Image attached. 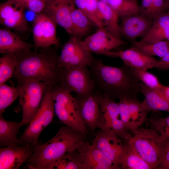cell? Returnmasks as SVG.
Here are the masks:
<instances>
[{"mask_svg": "<svg viewBox=\"0 0 169 169\" xmlns=\"http://www.w3.org/2000/svg\"><path fill=\"white\" fill-rule=\"evenodd\" d=\"M89 67L99 92L110 99L136 98L141 92V81L132 68L124 64L120 67L112 66L95 59Z\"/></svg>", "mask_w": 169, "mask_h": 169, "instance_id": "6da1fadb", "label": "cell"}, {"mask_svg": "<svg viewBox=\"0 0 169 169\" xmlns=\"http://www.w3.org/2000/svg\"><path fill=\"white\" fill-rule=\"evenodd\" d=\"M16 54L17 62L13 76L18 85L29 80L53 87L59 84L63 67L59 63L56 49L39 53L30 49Z\"/></svg>", "mask_w": 169, "mask_h": 169, "instance_id": "7a4b0ae2", "label": "cell"}, {"mask_svg": "<svg viewBox=\"0 0 169 169\" xmlns=\"http://www.w3.org/2000/svg\"><path fill=\"white\" fill-rule=\"evenodd\" d=\"M85 138L81 132L63 125L50 140L35 147L26 161V166L30 169H42L66 152L77 149L86 141Z\"/></svg>", "mask_w": 169, "mask_h": 169, "instance_id": "3957f363", "label": "cell"}, {"mask_svg": "<svg viewBox=\"0 0 169 169\" xmlns=\"http://www.w3.org/2000/svg\"><path fill=\"white\" fill-rule=\"evenodd\" d=\"M126 140L137 153L152 167L157 169L169 145L155 130L140 127Z\"/></svg>", "mask_w": 169, "mask_h": 169, "instance_id": "277c9868", "label": "cell"}, {"mask_svg": "<svg viewBox=\"0 0 169 169\" xmlns=\"http://www.w3.org/2000/svg\"><path fill=\"white\" fill-rule=\"evenodd\" d=\"M54 113L64 125L85 136L87 127L79 115L75 98L71 93L57 85L52 90Z\"/></svg>", "mask_w": 169, "mask_h": 169, "instance_id": "5b68a950", "label": "cell"}, {"mask_svg": "<svg viewBox=\"0 0 169 169\" xmlns=\"http://www.w3.org/2000/svg\"><path fill=\"white\" fill-rule=\"evenodd\" d=\"M53 86L48 85L36 114L28 123L18 139L23 144L36 147L38 139L43 130L52 121L54 110L52 95Z\"/></svg>", "mask_w": 169, "mask_h": 169, "instance_id": "8992f818", "label": "cell"}, {"mask_svg": "<svg viewBox=\"0 0 169 169\" xmlns=\"http://www.w3.org/2000/svg\"><path fill=\"white\" fill-rule=\"evenodd\" d=\"M95 92L101 114L99 128L103 131L113 132L123 140L128 139L131 134L121 120L118 103L99 91Z\"/></svg>", "mask_w": 169, "mask_h": 169, "instance_id": "52a82bcc", "label": "cell"}, {"mask_svg": "<svg viewBox=\"0 0 169 169\" xmlns=\"http://www.w3.org/2000/svg\"><path fill=\"white\" fill-rule=\"evenodd\" d=\"M18 85L21 88L19 104L22 110V121L27 125L38 110L48 85L44 82L29 80Z\"/></svg>", "mask_w": 169, "mask_h": 169, "instance_id": "ba28073f", "label": "cell"}, {"mask_svg": "<svg viewBox=\"0 0 169 169\" xmlns=\"http://www.w3.org/2000/svg\"><path fill=\"white\" fill-rule=\"evenodd\" d=\"M88 67H63L58 85L69 92L83 96L94 92L95 87Z\"/></svg>", "mask_w": 169, "mask_h": 169, "instance_id": "9c48e42d", "label": "cell"}, {"mask_svg": "<svg viewBox=\"0 0 169 169\" xmlns=\"http://www.w3.org/2000/svg\"><path fill=\"white\" fill-rule=\"evenodd\" d=\"M95 59L84 46L81 39L72 36L62 46L58 61L61 66L66 68L89 67Z\"/></svg>", "mask_w": 169, "mask_h": 169, "instance_id": "30bf717a", "label": "cell"}, {"mask_svg": "<svg viewBox=\"0 0 169 169\" xmlns=\"http://www.w3.org/2000/svg\"><path fill=\"white\" fill-rule=\"evenodd\" d=\"M119 99L121 120L127 129L132 132L145 122L148 112L137 98L125 96Z\"/></svg>", "mask_w": 169, "mask_h": 169, "instance_id": "8fae6325", "label": "cell"}, {"mask_svg": "<svg viewBox=\"0 0 169 169\" xmlns=\"http://www.w3.org/2000/svg\"><path fill=\"white\" fill-rule=\"evenodd\" d=\"M92 144L113 164L121 166L125 151L124 141L122 139L113 132L100 130Z\"/></svg>", "mask_w": 169, "mask_h": 169, "instance_id": "7c38bea8", "label": "cell"}, {"mask_svg": "<svg viewBox=\"0 0 169 169\" xmlns=\"http://www.w3.org/2000/svg\"><path fill=\"white\" fill-rule=\"evenodd\" d=\"M57 24L50 17L42 13L36 17L33 25V34L35 50L39 48L47 49L52 45H59L57 38Z\"/></svg>", "mask_w": 169, "mask_h": 169, "instance_id": "4fadbf2b", "label": "cell"}, {"mask_svg": "<svg viewBox=\"0 0 169 169\" xmlns=\"http://www.w3.org/2000/svg\"><path fill=\"white\" fill-rule=\"evenodd\" d=\"M82 42L84 48L91 53L103 55L128 43L113 35L104 27L99 28L96 32Z\"/></svg>", "mask_w": 169, "mask_h": 169, "instance_id": "5bb4252c", "label": "cell"}, {"mask_svg": "<svg viewBox=\"0 0 169 169\" xmlns=\"http://www.w3.org/2000/svg\"><path fill=\"white\" fill-rule=\"evenodd\" d=\"M80 117L91 132L99 128L101 114L96 95L94 92L75 98Z\"/></svg>", "mask_w": 169, "mask_h": 169, "instance_id": "9a60e30c", "label": "cell"}, {"mask_svg": "<svg viewBox=\"0 0 169 169\" xmlns=\"http://www.w3.org/2000/svg\"><path fill=\"white\" fill-rule=\"evenodd\" d=\"M121 23L120 32L121 36L133 42L140 37H143L147 33L153 20L140 13L120 17Z\"/></svg>", "mask_w": 169, "mask_h": 169, "instance_id": "2e32d148", "label": "cell"}, {"mask_svg": "<svg viewBox=\"0 0 169 169\" xmlns=\"http://www.w3.org/2000/svg\"><path fill=\"white\" fill-rule=\"evenodd\" d=\"M104 55L119 58L123 64L131 68L145 70L156 68L158 61L153 56L146 55L132 45L125 50L109 51Z\"/></svg>", "mask_w": 169, "mask_h": 169, "instance_id": "e0dca14e", "label": "cell"}, {"mask_svg": "<svg viewBox=\"0 0 169 169\" xmlns=\"http://www.w3.org/2000/svg\"><path fill=\"white\" fill-rule=\"evenodd\" d=\"M35 147L18 145L0 148V169H18L30 158Z\"/></svg>", "mask_w": 169, "mask_h": 169, "instance_id": "ac0fdd59", "label": "cell"}, {"mask_svg": "<svg viewBox=\"0 0 169 169\" xmlns=\"http://www.w3.org/2000/svg\"><path fill=\"white\" fill-rule=\"evenodd\" d=\"M81 155L84 169H118L120 166L113 164L98 149L85 141L78 148Z\"/></svg>", "mask_w": 169, "mask_h": 169, "instance_id": "d6986e66", "label": "cell"}, {"mask_svg": "<svg viewBox=\"0 0 169 169\" xmlns=\"http://www.w3.org/2000/svg\"><path fill=\"white\" fill-rule=\"evenodd\" d=\"M70 0H51L42 13L47 15L69 34L72 33Z\"/></svg>", "mask_w": 169, "mask_h": 169, "instance_id": "ffe728a7", "label": "cell"}, {"mask_svg": "<svg viewBox=\"0 0 169 169\" xmlns=\"http://www.w3.org/2000/svg\"><path fill=\"white\" fill-rule=\"evenodd\" d=\"M141 92L145 99L142 103L148 113L162 111L169 113V99L162 89H155L140 82Z\"/></svg>", "mask_w": 169, "mask_h": 169, "instance_id": "44dd1931", "label": "cell"}, {"mask_svg": "<svg viewBox=\"0 0 169 169\" xmlns=\"http://www.w3.org/2000/svg\"><path fill=\"white\" fill-rule=\"evenodd\" d=\"M169 41V10L155 18L146 34L139 41L142 43H152Z\"/></svg>", "mask_w": 169, "mask_h": 169, "instance_id": "7402d4cb", "label": "cell"}, {"mask_svg": "<svg viewBox=\"0 0 169 169\" xmlns=\"http://www.w3.org/2000/svg\"><path fill=\"white\" fill-rule=\"evenodd\" d=\"M34 47L25 42L8 29H0V53L2 54H17Z\"/></svg>", "mask_w": 169, "mask_h": 169, "instance_id": "603a6c76", "label": "cell"}, {"mask_svg": "<svg viewBox=\"0 0 169 169\" xmlns=\"http://www.w3.org/2000/svg\"><path fill=\"white\" fill-rule=\"evenodd\" d=\"M70 2L72 24L71 35L81 40L82 38L89 32L93 26H96L85 13L79 9L76 8L70 1Z\"/></svg>", "mask_w": 169, "mask_h": 169, "instance_id": "cb8c5ba5", "label": "cell"}, {"mask_svg": "<svg viewBox=\"0 0 169 169\" xmlns=\"http://www.w3.org/2000/svg\"><path fill=\"white\" fill-rule=\"evenodd\" d=\"M25 125L22 121L16 122L6 120L2 114H0V146L6 147L22 144L17 138V135L20 128Z\"/></svg>", "mask_w": 169, "mask_h": 169, "instance_id": "d4e9b609", "label": "cell"}, {"mask_svg": "<svg viewBox=\"0 0 169 169\" xmlns=\"http://www.w3.org/2000/svg\"><path fill=\"white\" fill-rule=\"evenodd\" d=\"M42 169H84L78 149L69 151L44 166Z\"/></svg>", "mask_w": 169, "mask_h": 169, "instance_id": "484cf974", "label": "cell"}, {"mask_svg": "<svg viewBox=\"0 0 169 169\" xmlns=\"http://www.w3.org/2000/svg\"><path fill=\"white\" fill-rule=\"evenodd\" d=\"M98 7L105 29L115 37L121 39L118 23L119 17L116 12L109 5L100 0Z\"/></svg>", "mask_w": 169, "mask_h": 169, "instance_id": "4316f807", "label": "cell"}, {"mask_svg": "<svg viewBox=\"0 0 169 169\" xmlns=\"http://www.w3.org/2000/svg\"><path fill=\"white\" fill-rule=\"evenodd\" d=\"M125 151L121 165L122 169H152L128 143L124 140Z\"/></svg>", "mask_w": 169, "mask_h": 169, "instance_id": "83f0119b", "label": "cell"}, {"mask_svg": "<svg viewBox=\"0 0 169 169\" xmlns=\"http://www.w3.org/2000/svg\"><path fill=\"white\" fill-rule=\"evenodd\" d=\"M85 13L98 28L104 27L103 22L98 7L99 0H70Z\"/></svg>", "mask_w": 169, "mask_h": 169, "instance_id": "f1b7e54d", "label": "cell"}, {"mask_svg": "<svg viewBox=\"0 0 169 169\" xmlns=\"http://www.w3.org/2000/svg\"><path fill=\"white\" fill-rule=\"evenodd\" d=\"M169 10V0H142L139 13L153 20L162 13Z\"/></svg>", "mask_w": 169, "mask_h": 169, "instance_id": "f546056e", "label": "cell"}, {"mask_svg": "<svg viewBox=\"0 0 169 169\" xmlns=\"http://www.w3.org/2000/svg\"><path fill=\"white\" fill-rule=\"evenodd\" d=\"M132 45L147 55L156 56L160 58L169 51V41L167 40L152 43H142L135 41L132 42Z\"/></svg>", "mask_w": 169, "mask_h": 169, "instance_id": "4dcf8cb0", "label": "cell"}, {"mask_svg": "<svg viewBox=\"0 0 169 169\" xmlns=\"http://www.w3.org/2000/svg\"><path fill=\"white\" fill-rule=\"evenodd\" d=\"M109 5L119 17L139 13L137 0H100Z\"/></svg>", "mask_w": 169, "mask_h": 169, "instance_id": "1f68e13d", "label": "cell"}, {"mask_svg": "<svg viewBox=\"0 0 169 169\" xmlns=\"http://www.w3.org/2000/svg\"><path fill=\"white\" fill-rule=\"evenodd\" d=\"M1 23L8 29L23 32L28 28V24L26 18L24 8L21 6L8 18L0 20Z\"/></svg>", "mask_w": 169, "mask_h": 169, "instance_id": "d6a6232c", "label": "cell"}, {"mask_svg": "<svg viewBox=\"0 0 169 169\" xmlns=\"http://www.w3.org/2000/svg\"><path fill=\"white\" fill-rule=\"evenodd\" d=\"M16 54H5L0 58V85L13 75L17 64Z\"/></svg>", "mask_w": 169, "mask_h": 169, "instance_id": "836d02e7", "label": "cell"}, {"mask_svg": "<svg viewBox=\"0 0 169 169\" xmlns=\"http://www.w3.org/2000/svg\"><path fill=\"white\" fill-rule=\"evenodd\" d=\"M0 85V114H2L5 109L19 97L21 88L20 85L16 87L4 84Z\"/></svg>", "mask_w": 169, "mask_h": 169, "instance_id": "e575fe53", "label": "cell"}, {"mask_svg": "<svg viewBox=\"0 0 169 169\" xmlns=\"http://www.w3.org/2000/svg\"><path fill=\"white\" fill-rule=\"evenodd\" d=\"M139 80L150 88L162 89L163 85L159 81L157 77L147 70L132 68Z\"/></svg>", "mask_w": 169, "mask_h": 169, "instance_id": "d590c367", "label": "cell"}, {"mask_svg": "<svg viewBox=\"0 0 169 169\" xmlns=\"http://www.w3.org/2000/svg\"><path fill=\"white\" fill-rule=\"evenodd\" d=\"M151 128L156 130L165 140L169 141V116L148 119Z\"/></svg>", "mask_w": 169, "mask_h": 169, "instance_id": "8d00e7d4", "label": "cell"}, {"mask_svg": "<svg viewBox=\"0 0 169 169\" xmlns=\"http://www.w3.org/2000/svg\"><path fill=\"white\" fill-rule=\"evenodd\" d=\"M22 6L11 0L1 4L0 6V20L5 19L11 15Z\"/></svg>", "mask_w": 169, "mask_h": 169, "instance_id": "74e56055", "label": "cell"}, {"mask_svg": "<svg viewBox=\"0 0 169 169\" xmlns=\"http://www.w3.org/2000/svg\"><path fill=\"white\" fill-rule=\"evenodd\" d=\"M51 0H31L21 5L34 13L40 14L43 12L48 3Z\"/></svg>", "mask_w": 169, "mask_h": 169, "instance_id": "f35d334b", "label": "cell"}, {"mask_svg": "<svg viewBox=\"0 0 169 169\" xmlns=\"http://www.w3.org/2000/svg\"><path fill=\"white\" fill-rule=\"evenodd\" d=\"M156 68L162 70L169 69V51L158 60Z\"/></svg>", "mask_w": 169, "mask_h": 169, "instance_id": "ab89813d", "label": "cell"}, {"mask_svg": "<svg viewBox=\"0 0 169 169\" xmlns=\"http://www.w3.org/2000/svg\"><path fill=\"white\" fill-rule=\"evenodd\" d=\"M157 169H169V145Z\"/></svg>", "mask_w": 169, "mask_h": 169, "instance_id": "60d3db41", "label": "cell"}, {"mask_svg": "<svg viewBox=\"0 0 169 169\" xmlns=\"http://www.w3.org/2000/svg\"><path fill=\"white\" fill-rule=\"evenodd\" d=\"M162 90L169 99V86H163Z\"/></svg>", "mask_w": 169, "mask_h": 169, "instance_id": "b9f144b4", "label": "cell"}, {"mask_svg": "<svg viewBox=\"0 0 169 169\" xmlns=\"http://www.w3.org/2000/svg\"><path fill=\"white\" fill-rule=\"evenodd\" d=\"M14 1L20 4L21 5L23 3L29 1L31 0H11Z\"/></svg>", "mask_w": 169, "mask_h": 169, "instance_id": "7bdbcfd3", "label": "cell"}]
</instances>
